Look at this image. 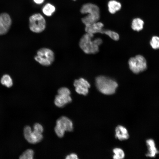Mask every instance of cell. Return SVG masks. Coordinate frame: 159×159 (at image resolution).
Listing matches in <instances>:
<instances>
[{
  "label": "cell",
  "instance_id": "6da1fadb",
  "mask_svg": "<svg viewBox=\"0 0 159 159\" xmlns=\"http://www.w3.org/2000/svg\"><path fill=\"white\" fill-rule=\"evenodd\" d=\"M94 34L86 33L80 38L79 42L80 48L87 54H95L99 51V46L102 41L98 38L92 40Z\"/></svg>",
  "mask_w": 159,
  "mask_h": 159
},
{
  "label": "cell",
  "instance_id": "7a4b0ae2",
  "mask_svg": "<svg viewBox=\"0 0 159 159\" xmlns=\"http://www.w3.org/2000/svg\"><path fill=\"white\" fill-rule=\"evenodd\" d=\"M95 84L101 93L107 95L115 93L118 86L115 80L104 75L97 76L95 78Z\"/></svg>",
  "mask_w": 159,
  "mask_h": 159
},
{
  "label": "cell",
  "instance_id": "3957f363",
  "mask_svg": "<svg viewBox=\"0 0 159 159\" xmlns=\"http://www.w3.org/2000/svg\"><path fill=\"white\" fill-rule=\"evenodd\" d=\"M46 26V21L42 15L36 13L31 15L29 18V26L30 30L36 33L43 32Z\"/></svg>",
  "mask_w": 159,
  "mask_h": 159
},
{
  "label": "cell",
  "instance_id": "277c9868",
  "mask_svg": "<svg viewBox=\"0 0 159 159\" xmlns=\"http://www.w3.org/2000/svg\"><path fill=\"white\" fill-rule=\"evenodd\" d=\"M34 59L40 64L45 66H49L54 61V53L53 51L49 48H41L37 51Z\"/></svg>",
  "mask_w": 159,
  "mask_h": 159
},
{
  "label": "cell",
  "instance_id": "5b68a950",
  "mask_svg": "<svg viewBox=\"0 0 159 159\" xmlns=\"http://www.w3.org/2000/svg\"><path fill=\"white\" fill-rule=\"evenodd\" d=\"M128 64L130 70L135 74H138L145 71L147 67L146 59L143 56L140 54L130 58Z\"/></svg>",
  "mask_w": 159,
  "mask_h": 159
},
{
  "label": "cell",
  "instance_id": "8992f818",
  "mask_svg": "<svg viewBox=\"0 0 159 159\" xmlns=\"http://www.w3.org/2000/svg\"><path fill=\"white\" fill-rule=\"evenodd\" d=\"M76 92L78 94L86 95L89 92V89L90 85L89 82L84 78L81 77L75 80L73 82Z\"/></svg>",
  "mask_w": 159,
  "mask_h": 159
},
{
  "label": "cell",
  "instance_id": "52a82bcc",
  "mask_svg": "<svg viewBox=\"0 0 159 159\" xmlns=\"http://www.w3.org/2000/svg\"><path fill=\"white\" fill-rule=\"evenodd\" d=\"M56 126L65 132H71L73 130V124L71 120L67 117H60L56 121Z\"/></svg>",
  "mask_w": 159,
  "mask_h": 159
},
{
  "label": "cell",
  "instance_id": "ba28073f",
  "mask_svg": "<svg viewBox=\"0 0 159 159\" xmlns=\"http://www.w3.org/2000/svg\"><path fill=\"white\" fill-rule=\"evenodd\" d=\"M103 24L100 22H96L85 26V30L86 33L94 34L97 33H102Z\"/></svg>",
  "mask_w": 159,
  "mask_h": 159
},
{
  "label": "cell",
  "instance_id": "9c48e42d",
  "mask_svg": "<svg viewBox=\"0 0 159 159\" xmlns=\"http://www.w3.org/2000/svg\"><path fill=\"white\" fill-rule=\"evenodd\" d=\"M72 100L70 95L58 94L55 96L54 103L57 107L61 108L63 107L66 104L71 102Z\"/></svg>",
  "mask_w": 159,
  "mask_h": 159
},
{
  "label": "cell",
  "instance_id": "30bf717a",
  "mask_svg": "<svg viewBox=\"0 0 159 159\" xmlns=\"http://www.w3.org/2000/svg\"><path fill=\"white\" fill-rule=\"evenodd\" d=\"M100 18V12H96L88 14L81 19L82 22L87 25L97 22Z\"/></svg>",
  "mask_w": 159,
  "mask_h": 159
},
{
  "label": "cell",
  "instance_id": "8fae6325",
  "mask_svg": "<svg viewBox=\"0 0 159 159\" xmlns=\"http://www.w3.org/2000/svg\"><path fill=\"white\" fill-rule=\"evenodd\" d=\"M116 138L120 140H123L128 139L129 137L127 129L125 127L118 125L115 129Z\"/></svg>",
  "mask_w": 159,
  "mask_h": 159
},
{
  "label": "cell",
  "instance_id": "7c38bea8",
  "mask_svg": "<svg viewBox=\"0 0 159 159\" xmlns=\"http://www.w3.org/2000/svg\"><path fill=\"white\" fill-rule=\"evenodd\" d=\"M24 134L25 138L29 143L32 144L38 143L35 135L29 126H26L25 127Z\"/></svg>",
  "mask_w": 159,
  "mask_h": 159
},
{
  "label": "cell",
  "instance_id": "4fadbf2b",
  "mask_svg": "<svg viewBox=\"0 0 159 159\" xmlns=\"http://www.w3.org/2000/svg\"><path fill=\"white\" fill-rule=\"evenodd\" d=\"M80 12L83 14H87L96 12H100L99 7L96 5L90 3L83 4L80 9Z\"/></svg>",
  "mask_w": 159,
  "mask_h": 159
},
{
  "label": "cell",
  "instance_id": "5bb4252c",
  "mask_svg": "<svg viewBox=\"0 0 159 159\" xmlns=\"http://www.w3.org/2000/svg\"><path fill=\"white\" fill-rule=\"evenodd\" d=\"M146 143L148 149V152L146 156L150 157H155L159 151L156 148L154 140L152 139H148L146 141Z\"/></svg>",
  "mask_w": 159,
  "mask_h": 159
},
{
  "label": "cell",
  "instance_id": "9a60e30c",
  "mask_svg": "<svg viewBox=\"0 0 159 159\" xmlns=\"http://www.w3.org/2000/svg\"><path fill=\"white\" fill-rule=\"evenodd\" d=\"M0 23L8 30L10 28L12 20L10 15L7 13L0 14Z\"/></svg>",
  "mask_w": 159,
  "mask_h": 159
},
{
  "label": "cell",
  "instance_id": "2e32d148",
  "mask_svg": "<svg viewBox=\"0 0 159 159\" xmlns=\"http://www.w3.org/2000/svg\"><path fill=\"white\" fill-rule=\"evenodd\" d=\"M56 11V8L53 4L48 3L45 4L42 8L43 14L45 16L49 17L52 16Z\"/></svg>",
  "mask_w": 159,
  "mask_h": 159
},
{
  "label": "cell",
  "instance_id": "e0dca14e",
  "mask_svg": "<svg viewBox=\"0 0 159 159\" xmlns=\"http://www.w3.org/2000/svg\"><path fill=\"white\" fill-rule=\"evenodd\" d=\"M108 7L109 12L113 14L120 9L121 5L119 2L115 0H111L108 3Z\"/></svg>",
  "mask_w": 159,
  "mask_h": 159
},
{
  "label": "cell",
  "instance_id": "ac0fdd59",
  "mask_svg": "<svg viewBox=\"0 0 159 159\" xmlns=\"http://www.w3.org/2000/svg\"><path fill=\"white\" fill-rule=\"evenodd\" d=\"M144 22L141 19L136 18L132 21L131 27L133 30L138 32L141 30L143 28Z\"/></svg>",
  "mask_w": 159,
  "mask_h": 159
},
{
  "label": "cell",
  "instance_id": "d6986e66",
  "mask_svg": "<svg viewBox=\"0 0 159 159\" xmlns=\"http://www.w3.org/2000/svg\"><path fill=\"white\" fill-rule=\"evenodd\" d=\"M113 155V158L114 159H122L125 157V153L123 150L119 148H115L112 150Z\"/></svg>",
  "mask_w": 159,
  "mask_h": 159
},
{
  "label": "cell",
  "instance_id": "ffe728a7",
  "mask_svg": "<svg viewBox=\"0 0 159 159\" xmlns=\"http://www.w3.org/2000/svg\"><path fill=\"white\" fill-rule=\"evenodd\" d=\"M1 82L3 85L8 87H11L13 85L12 80L11 77L8 74H5L2 77Z\"/></svg>",
  "mask_w": 159,
  "mask_h": 159
},
{
  "label": "cell",
  "instance_id": "44dd1931",
  "mask_svg": "<svg viewBox=\"0 0 159 159\" xmlns=\"http://www.w3.org/2000/svg\"><path fill=\"white\" fill-rule=\"evenodd\" d=\"M151 47L155 50L159 49V37L157 36H153L150 41Z\"/></svg>",
  "mask_w": 159,
  "mask_h": 159
},
{
  "label": "cell",
  "instance_id": "7402d4cb",
  "mask_svg": "<svg viewBox=\"0 0 159 159\" xmlns=\"http://www.w3.org/2000/svg\"><path fill=\"white\" fill-rule=\"evenodd\" d=\"M34 152L31 149L26 150L19 157L21 159H32L33 158Z\"/></svg>",
  "mask_w": 159,
  "mask_h": 159
},
{
  "label": "cell",
  "instance_id": "603a6c76",
  "mask_svg": "<svg viewBox=\"0 0 159 159\" xmlns=\"http://www.w3.org/2000/svg\"><path fill=\"white\" fill-rule=\"evenodd\" d=\"M102 33L108 35L111 39L115 41H117L119 39L118 34L114 31L110 30H103Z\"/></svg>",
  "mask_w": 159,
  "mask_h": 159
},
{
  "label": "cell",
  "instance_id": "cb8c5ba5",
  "mask_svg": "<svg viewBox=\"0 0 159 159\" xmlns=\"http://www.w3.org/2000/svg\"><path fill=\"white\" fill-rule=\"evenodd\" d=\"M57 93L58 94L67 95H70L71 94L70 90L66 87H62L59 88Z\"/></svg>",
  "mask_w": 159,
  "mask_h": 159
},
{
  "label": "cell",
  "instance_id": "d4e9b609",
  "mask_svg": "<svg viewBox=\"0 0 159 159\" xmlns=\"http://www.w3.org/2000/svg\"><path fill=\"white\" fill-rule=\"evenodd\" d=\"M34 130L42 133L44 130L42 126L40 124L36 123L33 126Z\"/></svg>",
  "mask_w": 159,
  "mask_h": 159
},
{
  "label": "cell",
  "instance_id": "484cf974",
  "mask_svg": "<svg viewBox=\"0 0 159 159\" xmlns=\"http://www.w3.org/2000/svg\"><path fill=\"white\" fill-rule=\"evenodd\" d=\"M8 30L0 23V35H2L6 34Z\"/></svg>",
  "mask_w": 159,
  "mask_h": 159
},
{
  "label": "cell",
  "instance_id": "4316f807",
  "mask_svg": "<svg viewBox=\"0 0 159 159\" xmlns=\"http://www.w3.org/2000/svg\"><path fill=\"white\" fill-rule=\"evenodd\" d=\"M65 159H78L77 155L74 153H72L70 155H67Z\"/></svg>",
  "mask_w": 159,
  "mask_h": 159
},
{
  "label": "cell",
  "instance_id": "83f0119b",
  "mask_svg": "<svg viewBox=\"0 0 159 159\" xmlns=\"http://www.w3.org/2000/svg\"><path fill=\"white\" fill-rule=\"evenodd\" d=\"M45 0H33L34 2L36 4L39 5L42 4Z\"/></svg>",
  "mask_w": 159,
  "mask_h": 159
},
{
  "label": "cell",
  "instance_id": "f1b7e54d",
  "mask_svg": "<svg viewBox=\"0 0 159 159\" xmlns=\"http://www.w3.org/2000/svg\"><path fill=\"white\" fill-rule=\"evenodd\" d=\"M73 0V1H76V0Z\"/></svg>",
  "mask_w": 159,
  "mask_h": 159
}]
</instances>
